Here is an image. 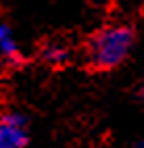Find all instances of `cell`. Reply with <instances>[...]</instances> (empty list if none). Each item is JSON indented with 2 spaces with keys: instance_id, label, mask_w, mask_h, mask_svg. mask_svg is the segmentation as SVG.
<instances>
[{
  "instance_id": "3",
  "label": "cell",
  "mask_w": 144,
  "mask_h": 148,
  "mask_svg": "<svg viewBox=\"0 0 144 148\" xmlns=\"http://www.w3.org/2000/svg\"><path fill=\"white\" fill-rule=\"evenodd\" d=\"M42 58L48 63V65H52V67H59L63 63L69 61V48L59 44V42H50V44H46L42 48Z\"/></svg>"
},
{
  "instance_id": "5",
  "label": "cell",
  "mask_w": 144,
  "mask_h": 148,
  "mask_svg": "<svg viewBox=\"0 0 144 148\" xmlns=\"http://www.w3.org/2000/svg\"><path fill=\"white\" fill-rule=\"evenodd\" d=\"M140 96L144 98V77H142V84H140Z\"/></svg>"
},
{
  "instance_id": "6",
  "label": "cell",
  "mask_w": 144,
  "mask_h": 148,
  "mask_svg": "<svg viewBox=\"0 0 144 148\" xmlns=\"http://www.w3.org/2000/svg\"><path fill=\"white\" fill-rule=\"evenodd\" d=\"M134 148H144V140H140V142H136V144H134Z\"/></svg>"
},
{
  "instance_id": "1",
  "label": "cell",
  "mask_w": 144,
  "mask_h": 148,
  "mask_svg": "<svg viewBox=\"0 0 144 148\" xmlns=\"http://www.w3.org/2000/svg\"><path fill=\"white\" fill-rule=\"evenodd\" d=\"M134 32L132 27L113 23L98 29L88 44V61L94 69L109 71L119 67L130 56L134 48Z\"/></svg>"
},
{
  "instance_id": "2",
  "label": "cell",
  "mask_w": 144,
  "mask_h": 148,
  "mask_svg": "<svg viewBox=\"0 0 144 148\" xmlns=\"http://www.w3.org/2000/svg\"><path fill=\"white\" fill-rule=\"evenodd\" d=\"M27 119L21 113L0 115V148H25L27 146Z\"/></svg>"
},
{
  "instance_id": "4",
  "label": "cell",
  "mask_w": 144,
  "mask_h": 148,
  "mask_svg": "<svg viewBox=\"0 0 144 148\" xmlns=\"http://www.w3.org/2000/svg\"><path fill=\"white\" fill-rule=\"evenodd\" d=\"M0 58H4L6 63H19V58H21V50H19V46L15 42V38L11 34H6L2 40H0Z\"/></svg>"
}]
</instances>
